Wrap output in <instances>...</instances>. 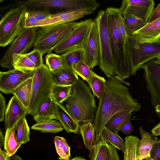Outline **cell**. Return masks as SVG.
I'll return each instance as SVG.
<instances>
[{
	"label": "cell",
	"instance_id": "obj_1",
	"mask_svg": "<svg viewBox=\"0 0 160 160\" xmlns=\"http://www.w3.org/2000/svg\"><path fill=\"white\" fill-rule=\"evenodd\" d=\"M127 85L130 84L120 77L114 75L106 81V88L99 98L96 113L92 124L96 134L95 141L100 134L109 119L123 111H139L141 105L133 99Z\"/></svg>",
	"mask_w": 160,
	"mask_h": 160
},
{
	"label": "cell",
	"instance_id": "obj_2",
	"mask_svg": "<svg viewBox=\"0 0 160 160\" xmlns=\"http://www.w3.org/2000/svg\"><path fill=\"white\" fill-rule=\"evenodd\" d=\"M72 89L65 106L67 111L79 123H92L97 107L90 87L83 80L79 78Z\"/></svg>",
	"mask_w": 160,
	"mask_h": 160
},
{
	"label": "cell",
	"instance_id": "obj_3",
	"mask_svg": "<svg viewBox=\"0 0 160 160\" xmlns=\"http://www.w3.org/2000/svg\"><path fill=\"white\" fill-rule=\"evenodd\" d=\"M115 9V8L109 7L106 11L111 48L116 66L115 74L123 80L131 76V72L126 48L123 46L118 29Z\"/></svg>",
	"mask_w": 160,
	"mask_h": 160
},
{
	"label": "cell",
	"instance_id": "obj_4",
	"mask_svg": "<svg viewBox=\"0 0 160 160\" xmlns=\"http://www.w3.org/2000/svg\"><path fill=\"white\" fill-rule=\"evenodd\" d=\"M78 23L72 22L41 28L36 32L34 49L43 54L52 53L70 34Z\"/></svg>",
	"mask_w": 160,
	"mask_h": 160
},
{
	"label": "cell",
	"instance_id": "obj_5",
	"mask_svg": "<svg viewBox=\"0 0 160 160\" xmlns=\"http://www.w3.org/2000/svg\"><path fill=\"white\" fill-rule=\"evenodd\" d=\"M98 29L100 47V68L108 78L115 75V64L113 59L108 28L107 14L100 10L94 19Z\"/></svg>",
	"mask_w": 160,
	"mask_h": 160
},
{
	"label": "cell",
	"instance_id": "obj_6",
	"mask_svg": "<svg viewBox=\"0 0 160 160\" xmlns=\"http://www.w3.org/2000/svg\"><path fill=\"white\" fill-rule=\"evenodd\" d=\"M126 47L131 75H135L141 66L160 53V39L152 42H138L131 36H128Z\"/></svg>",
	"mask_w": 160,
	"mask_h": 160
},
{
	"label": "cell",
	"instance_id": "obj_7",
	"mask_svg": "<svg viewBox=\"0 0 160 160\" xmlns=\"http://www.w3.org/2000/svg\"><path fill=\"white\" fill-rule=\"evenodd\" d=\"M28 8L22 5L10 9L0 22V46L11 43L25 28L24 19Z\"/></svg>",
	"mask_w": 160,
	"mask_h": 160
},
{
	"label": "cell",
	"instance_id": "obj_8",
	"mask_svg": "<svg viewBox=\"0 0 160 160\" xmlns=\"http://www.w3.org/2000/svg\"><path fill=\"white\" fill-rule=\"evenodd\" d=\"M32 78V91L28 114L33 116L41 102L51 95L54 84L52 72L44 64L34 71Z\"/></svg>",
	"mask_w": 160,
	"mask_h": 160
},
{
	"label": "cell",
	"instance_id": "obj_9",
	"mask_svg": "<svg viewBox=\"0 0 160 160\" xmlns=\"http://www.w3.org/2000/svg\"><path fill=\"white\" fill-rule=\"evenodd\" d=\"M37 27L25 28L11 43L0 61V65L9 69L13 68L12 56L15 54H25L33 46Z\"/></svg>",
	"mask_w": 160,
	"mask_h": 160
},
{
	"label": "cell",
	"instance_id": "obj_10",
	"mask_svg": "<svg viewBox=\"0 0 160 160\" xmlns=\"http://www.w3.org/2000/svg\"><path fill=\"white\" fill-rule=\"evenodd\" d=\"M22 5L27 8L62 9L65 11L95 8L97 3L95 0H31L18 1L14 6Z\"/></svg>",
	"mask_w": 160,
	"mask_h": 160
},
{
	"label": "cell",
	"instance_id": "obj_11",
	"mask_svg": "<svg viewBox=\"0 0 160 160\" xmlns=\"http://www.w3.org/2000/svg\"><path fill=\"white\" fill-rule=\"evenodd\" d=\"M143 77L150 95V100L160 119V62L154 58L141 66Z\"/></svg>",
	"mask_w": 160,
	"mask_h": 160
},
{
	"label": "cell",
	"instance_id": "obj_12",
	"mask_svg": "<svg viewBox=\"0 0 160 160\" xmlns=\"http://www.w3.org/2000/svg\"><path fill=\"white\" fill-rule=\"evenodd\" d=\"M92 19H89L78 22L70 34L54 50L61 54L78 47H82L89 33Z\"/></svg>",
	"mask_w": 160,
	"mask_h": 160
},
{
	"label": "cell",
	"instance_id": "obj_13",
	"mask_svg": "<svg viewBox=\"0 0 160 160\" xmlns=\"http://www.w3.org/2000/svg\"><path fill=\"white\" fill-rule=\"evenodd\" d=\"M83 61L92 70L99 65L100 47L98 31L94 20L92 22L90 28L83 45Z\"/></svg>",
	"mask_w": 160,
	"mask_h": 160
},
{
	"label": "cell",
	"instance_id": "obj_14",
	"mask_svg": "<svg viewBox=\"0 0 160 160\" xmlns=\"http://www.w3.org/2000/svg\"><path fill=\"white\" fill-rule=\"evenodd\" d=\"M34 71L24 72L14 68L6 72L0 71V91L6 94L12 93L20 85L32 78Z\"/></svg>",
	"mask_w": 160,
	"mask_h": 160
},
{
	"label": "cell",
	"instance_id": "obj_15",
	"mask_svg": "<svg viewBox=\"0 0 160 160\" xmlns=\"http://www.w3.org/2000/svg\"><path fill=\"white\" fill-rule=\"evenodd\" d=\"M154 5L153 0H123L119 9L122 16L129 14L148 22Z\"/></svg>",
	"mask_w": 160,
	"mask_h": 160
},
{
	"label": "cell",
	"instance_id": "obj_16",
	"mask_svg": "<svg viewBox=\"0 0 160 160\" xmlns=\"http://www.w3.org/2000/svg\"><path fill=\"white\" fill-rule=\"evenodd\" d=\"M96 9L94 8H90L75 10L64 11L52 14L48 18L38 22L35 27L42 28L72 22L86 15L92 13Z\"/></svg>",
	"mask_w": 160,
	"mask_h": 160
},
{
	"label": "cell",
	"instance_id": "obj_17",
	"mask_svg": "<svg viewBox=\"0 0 160 160\" xmlns=\"http://www.w3.org/2000/svg\"><path fill=\"white\" fill-rule=\"evenodd\" d=\"M28 114V110L15 96L9 100L6 106L4 118L5 130L14 127L22 118Z\"/></svg>",
	"mask_w": 160,
	"mask_h": 160
},
{
	"label": "cell",
	"instance_id": "obj_18",
	"mask_svg": "<svg viewBox=\"0 0 160 160\" xmlns=\"http://www.w3.org/2000/svg\"><path fill=\"white\" fill-rule=\"evenodd\" d=\"M90 160H120L116 148L101 137L90 151Z\"/></svg>",
	"mask_w": 160,
	"mask_h": 160
},
{
	"label": "cell",
	"instance_id": "obj_19",
	"mask_svg": "<svg viewBox=\"0 0 160 160\" xmlns=\"http://www.w3.org/2000/svg\"><path fill=\"white\" fill-rule=\"evenodd\" d=\"M131 36L138 42H152L160 39V18L147 24Z\"/></svg>",
	"mask_w": 160,
	"mask_h": 160
},
{
	"label": "cell",
	"instance_id": "obj_20",
	"mask_svg": "<svg viewBox=\"0 0 160 160\" xmlns=\"http://www.w3.org/2000/svg\"><path fill=\"white\" fill-rule=\"evenodd\" d=\"M139 129L141 139L137 146L138 160H146L150 158L153 146L160 142V139L152 134L146 132L142 127Z\"/></svg>",
	"mask_w": 160,
	"mask_h": 160
},
{
	"label": "cell",
	"instance_id": "obj_21",
	"mask_svg": "<svg viewBox=\"0 0 160 160\" xmlns=\"http://www.w3.org/2000/svg\"><path fill=\"white\" fill-rule=\"evenodd\" d=\"M56 104L57 120L61 123L63 129L68 133H77L80 127L79 123L70 115L62 104Z\"/></svg>",
	"mask_w": 160,
	"mask_h": 160
},
{
	"label": "cell",
	"instance_id": "obj_22",
	"mask_svg": "<svg viewBox=\"0 0 160 160\" xmlns=\"http://www.w3.org/2000/svg\"><path fill=\"white\" fill-rule=\"evenodd\" d=\"M52 73L54 84L58 85L72 87L79 79L73 69L64 66Z\"/></svg>",
	"mask_w": 160,
	"mask_h": 160
},
{
	"label": "cell",
	"instance_id": "obj_23",
	"mask_svg": "<svg viewBox=\"0 0 160 160\" xmlns=\"http://www.w3.org/2000/svg\"><path fill=\"white\" fill-rule=\"evenodd\" d=\"M56 102L48 96L41 103L33 119L36 122L40 119H57Z\"/></svg>",
	"mask_w": 160,
	"mask_h": 160
},
{
	"label": "cell",
	"instance_id": "obj_24",
	"mask_svg": "<svg viewBox=\"0 0 160 160\" xmlns=\"http://www.w3.org/2000/svg\"><path fill=\"white\" fill-rule=\"evenodd\" d=\"M32 83V78L20 85L12 93L28 110L30 106Z\"/></svg>",
	"mask_w": 160,
	"mask_h": 160
},
{
	"label": "cell",
	"instance_id": "obj_25",
	"mask_svg": "<svg viewBox=\"0 0 160 160\" xmlns=\"http://www.w3.org/2000/svg\"><path fill=\"white\" fill-rule=\"evenodd\" d=\"M32 129L42 132L55 133L63 129L59 121L50 119H40L31 127Z\"/></svg>",
	"mask_w": 160,
	"mask_h": 160
},
{
	"label": "cell",
	"instance_id": "obj_26",
	"mask_svg": "<svg viewBox=\"0 0 160 160\" xmlns=\"http://www.w3.org/2000/svg\"><path fill=\"white\" fill-rule=\"evenodd\" d=\"M63 66L73 69L72 66L80 61H83V52L82 47L70 50L61 55Z\"/></svg>",
	"mask_w": 160,
	"mask_h": 160
},
{
	"label": "cell",
	"instance_id": "obj_27",
	"mask_svg": "<svg viewBox=\"0 0 160 160\" xmlns=\"http://www.w3.org/2000/svg\"><path fill=\"white\" fill-rule=\"evenodd\" d=\"M125 147L123 152V160H138L137 146L139 139L137 137L130 135L125 138Z\"/></svg>",
	"mask_w": 160,
	"mask_h": 160
},
{
	"label": "cell",
	"instance_id": "obj_28",
	"mask_svg": "<svg viewBox=\"0 0 160 160\" xmlns=\"http://www.w3.org/2000/svg\"><path fill=\"white\" fill-rule=\"evenodd\" d=\"M122 16L125 31L128 36L131 35L133 33L144 27L147 23V22L129 14H125Z\"/></svg>",
	"mask_w": 160,
	"mask_h": 160
},
{
	"label": "cell",
	"instance_id": "obj_29",
	"mask_svg": "<svg viewBox=\"0 0 160 160\" xmlns=\"http://www.w3.org/2000/svg\"><path fill=\"white\" fill-rule=\"evenodd\" d=\"M84 143L87 149L90 151L95 142V129L92 123L89 122L84 123L79 128Z\"/></svg>",
	"mask_w": 160,
	"mask_h": 160
},
{
	"label": "cell",
	"instance_id": "obj_30",
	"mask_svg": "<svg viewBox=\"0 0 160 160\" xmlns=\"http://www.w3.org/2000/svg\"><path fill=\"white\" fill-rule=\"evenodd\" d=\"M16 131L15 138L17 142L21 145L26 143L29 140L30 128L26 117L21 119L15 125Z\"/></svg>",
	"mask_w": 160,
	"mask_h": 160
},
{
	"label": "cell",
	"instance_id": "obj_31",
	"mask_svg": "<svg viewBox=\"0 0 160 160\" xmlns=\"http://www.w3.org/2000/svg\"><path fill=\"white\" fill-rule=\"evenodd\" d=\"M133 112L123 111L119 112L112 117L108 121L106 126L109 130L115 134H118L119 128L125 121L132 119L131 118Z\"/></svg>",
	"mask_w": 160,
	"mask_h": 160
},
{
	"label": "cell",
	"instance_id": "obj_32",
	"mask_svg": "<svg viewBox=\"0 0 160 160\" xmlns=\"http://www.w3.org/2000/svg\"><path fill=\"white\" fill-rule=\"evenodd\" d=\"M15 127L6 130L4 137V149L10 157L13 155L21 145L16 140Z\"/></svg>",
	"mask_w": 160,
	"mask_h": 160
},
{
	"label": "cell",
	"instance_id": "obj_33",
	"mask_svg": "<svg viewBox=\"0 0 160 160\" xmlns=\"http://www.w3.org/2000/svg\"><path fill=\"white\" fill-rule=\"evenodd\" d=\"M14 68L26 72L33 71L36 69L35 64L25 54H15L12 56Z\"/></svg>",
	"mask_w": 160,
	"mask_h": 160
},
{
	"label": "cell",
	"instance_id": "obj_34",
	"mask_svg": "<svg viewBox=\"0 0 160 160\" xmlns=\"http://www.w3.org/2000/svg\"><path fill=\"white\" fill-rule=\"evenodd\" d=\"M87 82L92 92L93 95L99 99L106 88V80L103 77L98 75L93 71Z\"/></svg>",
	"mask_w": 160,
	"mask_h": 160
},
{
	"label": "cell",
	"instance_id": "obj_35",
	"mask_svg": "<svg viewBox=\"0 0 160 160\" xmlns=\"http://www.w3.org/2000/svg\"><path fill=\"white\" fill-rule=\"evenodd\" d=\"M72 87L71 86H62L54 84L52 88L51 97L56 103L62 104L70 97Z\"/></svg>",
	"mask_w": 160,
	"mask_h": 160
},
{
	"label": "cell",
	"instance_id": "obj_36",
	"mask_svg": "<svg viewBox=\"0 0 160 160\" xmlns=\"http://www.w3.org/2000/svg\"><path fill=\"white\" fill-rule=\"evenodd\" d=\"M100 137L116 148L123 151L125 148V141L118 134L112 132L108 129L106 126L102 130Z\"/></svg>",
	"mask_w": 160,
	"mask_h": 160
},
{
	"label": "cell",
	"instance_id": "obj_37",
	"mask_svg": "<svg viewBox=\"0 0 160 160\" xmlns=\"http://www.w3.org/2000/svg\"><path fill=\"white\" fill-rule=\"evenodd\" d=\"M54 141L57 152L59 156V158L60 160H70V148L66 140L63 138L56 136Z\"/></svg>",
	"mask_w": 160,
	"mask_h": 160
},
{
	"label": "cell",
	"instance_id": "obj_38",
	"mask_svg": "<svg viewBox=\"0 0 160 160\" xmlns=\"http://www.w3.org/2000/svg\"><path fill=\"white\" fill-rule=\"evenodd\" d=\"M46 65L52 72L63 67L61 55L52 53L47 54L45 57Z\"/></svg>",
	"mask_w": 160,
	"mask_h": 160
},
{
	"label": "cell",
	"instance_id": "obj_39",
	"mask_svg": "<svg viewBox=\"0 0 160 160\" xmlns=\"http://www.w3.org/2000/svg\"><path fill=\"white\" fill-rule=\"evenodd\" d=\"M72 67L78 75L87 82L88 81L93 71L84 61H80L74 64Z\"/></svg>",
	"mask_w": 160,
	"mask_h": 160
},
{
	"label": "cell",
	"instance_id": "obj_40",
	"mask_svg": "<svg viewBox=\"0 0 160 160\" xmlns=\"http://www.w3.org/2000/svg\"><path fill=\"white\" fill-rule=\"evenodd\" d=\"M115 13L118 29L123 46L126 48V43L128 35L125 31L123 22V16L119 8H115Z\"/></svg>",
	"mask_w": 160,
	"mask_h": 160
},
{
	"label": "cell",
	"instance_id": "obj_41",
	"mask_svg": "<svg viewBox=\"0 0 160 160\" xmlns=\"http://www.w3.org/2000/svg\"><path fill=\"white\" fill-rule=\"evenodd\" d=\"M25 54L35 64L36 68L41 67L44 64L42 58L43 54L39 50L33 49L32 51Z\"/></svg>",
	"mask_w": 160,
	"mask_h": 160
},
{
	"label": "cell",
	"instance_id": "obj_42",
	"mask_svg": "<svg viewBox=\"0 0 160 160\" xmlns=\"http://www.w3.org/2000/svg\"><path fill=\"white\" fill-rule=\"evenodd\" d=\"M29 14L33 17L38 22H40L49 18L51 15L50 13L41 10H32L29 11Z\"/></svg>",
	"mask_w": 160,
	"mask_h": 160
},
{
	"label": "cell",
	"instance_id": "obj_43",
	"mask_svg": "<svg viewBox=\"0 0 160 160\" xmlns=\"http://www.w3.org/2000/svg\"><path fill=\"white\" fill-rule=\"evenodd\" d=\"M38 22V21L29 14L28 10L25 15L24 22L25 28H29L34 27Z\"/></svg>",
	"mask_w": 160,
	"mask_h": 160
},
{
	"label": "cell",
	"instance_id": "obj_44",
	"mask_svg": "<svg viewBox=\"0 0 160 160\" xmlns=\"http://www.w3.org/2000/svg\"><path fill=\"white\" fill-rule=\"evenodd\" d=\"M131 120L128 119L124 121L119 128V131L124 134L129 135L133 132V128L131 122Z\"/></svg>",
	"mask_w": 160,
	"mask_h": 160
},
{
	"label": "cell",
	"instance_id": "obj_45",
	"mask_svg": "<svg viewBox=\"0 0 160 160\" xmlns=\"http://www.w3.org/2000/svg\"><path fill=\"white\" fill-rule=\"evenodd\" d=\"M146 160H160V142L154 145L151 151L150 158Z\"/></svg>",
	"mask_w": 160,
	"mask_h": 160
},
{
	"label": "cell",
	"instance_id": "obj_46",
	"mask_svg": "<svg viewBox=\"0 0 160 160\" xmlns=\"http://www.w3.org/2000/svg\"><path fill=\"white\" fill-rule=\"evenodd\" d=\"M6 100L2 94L0 93V121L4 120L6 108Z\"/></svg>",
	"mask_w": 160,
	"mask_h": 160
},
{
	"label": "cell",
	"instance_id": "obj_47",
	"mask_svg": "<svg viewBox=\"0 0 160 160\" xmlns=\"http://www.w3.org/2000/svg\"><path fill=\"white\" fill-rule=\"evenodd\" d=\"M160 18V3L152 11L147 23H149Z\"/></svg>",
	"mask_w": 160,
	"mask_h": 160
},
{
	"label": "cell",
	"instance_id": "obj_48",
	"mask_svg": "<svg viewBox=\"0 0 160 160\" xmlns=\"http://www.w3.org/2000/svg\"><path fill=\"white\" fill-rule=\"evenodd\" d=\"M151 132L156 136L160 135V122L152 129Z\"/></svg>",
	"mask_w": 160,
	"mask_h": 160
},
{
	"label": "cell",
	"instance_id": "obj_49",
	"mask_svg": "<svg viewBox=\"0 0 160 160\" xmlns=\"http://www.w3.org/2000/svg\"><path fill=\"white\" fill-rule=\"evenodd\" d=\"M10 157L7 154L6 152L1 148L0 149V160H10Z\"/></svg>",
	"mask_w": 160,
	"mask_h": 160
},
{
	"label": "cell",
	"instance_id": "obj_50",
	"mask_svg": "<svg viewBox=\"0 0 160 160\" xmlns=\"http://www.w3.org/2000/svg\"><path fill=\"white\" fill-rule=\"evenodd\" d=\"M4 137L3 134L1 129L0 131V148H1L2 146L4 144Z\"/></svg>",
	"mask_w": 160,
	"mask_h": 160
},
{
	"label": "cell",
	"instance_id": "obj_51",
	"mask_svg": "<svg viewBox=\"0 0 160 160\" xmlns=\"http://www.w3.org/2000/svg\"><path fill=\"white\" fill-rule=\"evenodd\" d=\"M10 160H22L21 157L18 155H13L10 158Z\"/></svg>",
	"mask_w": 160,
	"mask_h": 160
},
{
	"label": "cell",
	"instance_id": "obj_52",
	"mask_svg": "<svg viewBox=\"0 0 160 160\" xmlns=\"http://www.w3.org/2000/svg\"><path fill=\"white\" fill-rule=\"evenodd\" d=\"M69 160H87L83 157L76 156L75 157Z\"/></svg>",
	"mask_w": 160,
	"mask_h": 160
},
{
	"label": "cell",
	"instance_id": "obj_53",
	"mask_svg": "<svg viewBox=\"0 0 160 160\" xmlns=\"http://www.w3.org/2000/svg\"><path fill=\"white\" fill-rule=\"evenodd\" d=\"M155 58L158 61L160 62V53L157 55Z\"/></svg>",
	"mask_w": 160,
	"mask_h": 160
},
{
	"label": "cell",
	"instance_id": "obj_54",
	"mask_svg": "<svg viewBox=\"0 0 160 160\" xmlns=\"http://www.w3.org/2000/svg\"></svg>",
	"mask_w": 160,
	"mask_h": 160
}]
</instances>
